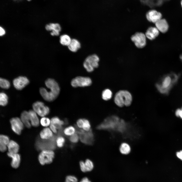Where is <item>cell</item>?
Listing matches in <instances>:
<instances>
[{
	"instance_id": "4dcf8cb0",
	"label": "cell",
	"mask_w": 182,
	"mask_h": 182,
	"mask_svg": "<svg viewBox=\"0 0 182 182\" xmlns=\"http://www.w3.org/2000/svg\"><path fill=\"white\" fill-rule=\"evenodd\" d=\"M85 168L86 172L90 171L94 168L93 162L89 159H87L84 162Z\"/></svg>"
},
{
	"instance_id": "1f68e13d",
	"label": "cell",
	"mask_w": 182,
	"mask_h": 182,
	"mask_svg": "<svg viewBox=\"0 0 182 182\" xmlns=\"http://www.w3.org/2000/svg\"><path fill=\"white\" fill-rule=\"evenodd\" d=\"M40 122L42 126L47 127L50 125L51 124V120L48 118L43 117L41 118Z\"/></svg>"
},
{
	"instance_id": "7402d4cb",
	"label": "cell",
	"mask_w": 182,
	"mask_h": 182,
	"mask_svg": "<svg viewBox=\"0 0 182 182\" xmlns=\"http://www.w3.org/2000/svg\"><path fill=\"white\" fill-rule=\"evenodd\" d=\"M9 152L13 153H17L19 147L18 144L13 140H10L7 146Z\"/></svg>"
},
{
	"instance_id": "cb8c5ba5",
	"label": "cell",
	"mask_w": 182,
	"mask_h": 182,
	"mask_svg": "<svg viewBox=\"0 0 182 182\" xmlns=\"http://www.w3.org/2000/svg\"><path fill=\"white\" fill-rule=\"evenodd\" d=\"M72 39L68 35L64 34L60 36V42L63 46H68L71 43Z\"/></svg>"
},
{
	"instance_id": "bcb514c9",
	"label": "cell",
	"mask_w": 182,
	"mask_h": 182,
	"mask_svg": "<svg viewBox=\"0 0 182 182\" xmlns=\"http://www.w3.org/2000/svg\"><path fill=\"white\" fill-rule=\"evenodd\" d=\"M181 108L182 109V107Z\"/></svg>"
},
{
	"instance_id": "7bdbcfd3",
	"label": "cell",
	"mask_w": 182,
	"mask_h": 182,
	"mask_svg": "<svg viewBox=\"0 0 182 182\" xmlns=\"http://www.w3.org/2000/svg\"><path fill=\"white\" fill-rule=\"evenodd\" d=\"M180 59L182 60V54L180 55Z\"/></svg>"
},
{
	"instance_id": "8fae6325",
	"label": "cell",
	"mask_w": 182,
	"mask_h": 182,
	"mask_svg": "<svg viewBox=\"0 0 182 182\" xmlns=\"http://www.w3.org/2000/svg\"><path fill=\"white\" fill-rule=\"evenodd\" d=\"M29 83V80L28 78L22 76H20L14 78L13 81L14 87L18 90L22 89Z\"/></svg>"
},
{
	"instance_id": "83f0119b",
	"label": "cell",
	"mask_w": 182,
	"mask_h": 182,
	"mask_svg": "<svg viewBox=\"0 0 182 182\" xmlns=\"http://www.w3.org/2000/svg\"><path fill=\"white\" fill-rule=\"evenodd\" d=\"M76 129L73 126H70L65 128L63 130V133L66 135L71 136L75 133Z\"/></svg>"
},
{
	"instance_id": "7c38bea8",
	"label": "cell",
	"mask_w": 182,
	"mask_h": 182,
	"mask_svg": "<svg viewBox=\"0 0 182 182\" xmlns=\"http://www.w3.org/2000/svg\"><path fill=\"white\" fill-rule=\"evenodd\" d=\"M146 17L149 21L155 24L162 19V15L160 12L153 10L148 11L146 14Z\"/></svg>"
},
{
	"instance_id": "ab89813d",
	"label": "cell",
	"mask_w": 182,
	"mask_h": 182,
	"mask_svg": "<svg viewBox=\"0 0 182 182\" xmlns=\"http://www.w3.org/2000/svg\"><path fill=\"white\" fill-rule=\"evenodd\" d=\"M176 155L182 161V150L177 152Z\"/></svg>"
},
{
	"instance_id": "74e56055",
	"label": "cell",
	"mask_w": 182,
	"mask_h": 182,
	"mask_svg": "<svg viewBox=\"0 0 182 182\" xmlns=\"http://www.w3.org/2000/svg\"><path fill=\"white\" fill-rule=\"evenodd\" d=\"M79 164L81 171L83 172H86L84 162L83 161H81L79 162Z\"/></svg>"
},
{
	"instance_id": "d4e9b609",
	"label": "cell",
	"mask_w": 182,
	"mask_h": 182,
	"mask_svg": "<svg viewBox=\"0 0 182 182\" xmlns=\"http://www.w3.org/2000/svg\"><path fill=\"white\" fill-rule=\"evenodd\" d=\"M112 96V92L108 89H105L103 91L102 93V98L103 100L105 101H108L110 99Z\"/></svg>"
},
{
	"instance_id": "7a4b0ae2",
	"label": "cell",
	"mask_w": 182,
	"mask_h": 182,
	"mask_svg": "<svg viewBox=\"0 0 182 182\" xmlns=\"http://www.w3.org/2000/svg\"><path fill=\"white\" fill-rule=\"evenodd\" d=\"M179 76L172 73L164 76L160 81L156 84V87L161 93L168 94L173 86L177 82Z\"/></svg>"
},
{
	"instance_id": "e575fe53",
	"label": "cell",
	"mask_w": 182,
	"mask_h": 182,
	"mask_svg": "<svg viewBox=\"0 0 182 182\" xmlns=\"http://www.w3.org/2000/svg\"><path fill=\"white\" fill-rule=\"evenodd\" d=\"M65 182H78V179L74 176L68 175L66 178Z\"/></svg>"
},
{
	"instance_id": "603a6c76",
	"label": "cell",
	"mask_w": 182,
	"mask_h": 182,
	"mask_svg": "<svg viewBox=\"0 0 182 182\" xmlns=\"http://www.w3.org/2000/svg\"><path fill=\"white\" fill-rule=\"evenodd\" d=\"M51 120V124L54 125L57 129L60 130L62 129V126L64 124V121L61 120L58 117H55L52 118Z\"/></svg>"
},
{
	"instance_id": "4fadbf2b",
	"label": "cell",
	"mask_w": 182,
	"mask_h": 182,
	"mask_svg": "<svg viewBox=\"0 0 182 182\" xmlns=\"http://www.w3.org/2000/svg\"><path fill=\"white\" fill-rule=\"evenodd\" d=\"M46 29L48 31H51V35L52 36H58L61 30L60 25L58 23H51L46 25Z\"/></svg>"
},
{
	"instance_id": "d6986e66",
	"label": "cell",
	"mask_w": 182,
	"mask_h": 182,
	"mask_svg": "<svg viewBox=\"0 0 182 182\" xmlns=\"http://www.w3.org/2000/svg\"><path fill=\"white\" fill-rule=\"evenodd\" d=\"M20 119L26 127L28 128H31V125L28 111H23L21 114Z\"/></svg>"
},
{
	"instance_id": "ba28073f",
	"label": "cell",
	"mask_w": 182,
	"mask_h": 182,
	"mask_svg": "<svg viewBox=\"0 0 182 182\" xmlns=\"http://www.w3.org/2000/svg\"><path fill=\"white\" fill-rule=\"evenodd\" d=\"M92 81L91 79L88 77L78 76L73 78L71 81V84L74 87H84L91 85Z\"/></svg>"
},
{
	"instance_id": "9c48e42d",
	"label": "cell",
	"mask_w": 182,
	"mask_h": 182,
	"mask_svg": "<svg viewBox=\"0 0 182 182\" xmlns=\"http://www.w3.org/2000/svg\"><path fill=\"white\" fill-rule=\"evenodd\" d=\"M146 38L145 34L143 33L137 32L131 36V39L137 48H142L146 45Z\"/></svg>"
},
{
	"instance_id": "277c9868",
	"label": "cell",
	"mask_w": 182,
	"mask_h": 182,
	"mask_svg": "<svg viewBox=\"0 0 182 182\" xmlns=\"http://www.w3.org/2000/svg\"><path fill=\"white\" fill-rule=\"evenodd\" d=\"M75 126L76 132L78 134L80 141L87 145H93L94 141V136L92 129L86 131L83 129H79L76 125H75Z\"/></svg>"
},
{
	"instance_id": "44dd1931",
	"label": "cell",
	"mask_w": 182,
	"mask_h": 182,
	"mask_svg": "<svg viewBox=\"0 0 182 182\" xmlns=\"http://www.w3.org/2000/svg\"><path fill=\"white\" fill-rule=\"evenodd\" d=\"M81 44L77 39H73L69 45L68 46L69 50L73 52H77L81 48Z\"/></svg>"
},
{
	"instance_id": "ffe728a7",
	"label": "cell",
	"mask_w": 182,
	"mask_h": 182,
	"mask_svg": "<svg viewBox=\"0 0 182 182\" xmlns=\"http://www.w3.org/2000/svg\"><path fill=\"white\" fill-rule=\"evenodd\" d=\"M39 135L41 138L43 140L50 139L53 136L52 131L51 129L47 127L43 128L41 131Z\"/></svg>"
},
{
	"instance_id": "ee69618b",
	"label": "cell",
	"mask_w": 182,
	"mask_h": 182,
	"mask_svg": "<svg viewBox=\"0 0 182 182\" xmlns=\"http://www.w3.org/2000/svg\"><path fill=\"white\" fill-rule=\"evenodd\" d=\"M181 7H182V0L181 1Z\"/></svg>"
},
{
	"instance_id": "b9f144b4",
	"label": "cell",
	"mask_w": 182,
	"mask_h": 182,
	"mask_svg": "<svg viewBox=\"0 0 182 182\" xmlns=\"http://www.w3.org/2000/svg\"><path fill=\"white\" fill-rule=\"evenodd\" d=\"M80 182H91L87 177L83 178Z\"/></svg>"
},
{
	"instance_id": "60d3db41",
	"label": "cell",
	"mask_w": 182,
	"mask_h": 182,
	"mask_svg": "<svg viewBox=\"0 0 182 182\" xmlns=\"http://www.w3.org/2000/svg\"><path fill=\"white\" fill-rule=\"evenodd\" d=\"M0 35L1 36L4 35L5 33V30L1 27H0Z\"/></svg>"
},
{
	"instance_id": "30bf717a",
	"label": "cell",
	"mask_w": 182,
	"mask_h": 182,
	"mask_svg": "<svg viewBox=\"0 0 182 182\" xmlns=\"http://www.w3.org/2000/svg\"><path fill=\"white\" fill-rule=\"evenodd\" d=\"M11 128L16 134L19 135L24 128V124L20 119L18 117L12 118L10 120Z\"/></svg>"
},
{
	"instance_id": "8d00e7d4",
	"label": "cell",
	"mask_w": 182,
	"mask_h": 182,
	"mask_svg": "<svg viewBox=\"0 0 182 182\" xmlns=\"http://www.w3.org/2000/svg\"><path fill=\"white\" fill-rule=\"evenodd\" d=\"M175 114L177 117H180L182 119V109L181 108H178L176 110Z\"/></svg>"
},
{
	"instance_id": "f546056e",
	"label": "cell",
	"mask_w": 182,
	"mask_h": 182,
	"mask_svg": "<svg viewBox=\"0 0 182 182\" xmlns=\"http://www.w3.org/2000/svg\"><path fill=\"white\" fill-rule=\"evenodd\" d=\"M61 134H59L56 140V145L59 148L63 147L65 142V138L62 135H61Z\"/></svg>"
},
{
	"instance_id": "5b68a950",
	"label": "cell",
	"mask_w": 182,
	"mask_h": 182,
	"mask_svg": "<svg viewBox=\"0 0 182 182\" xmlns=\"http://www.w3.org/2000/svg\"><path fill=\"white\" fill-rule=\"evenodd\" d=\"M99 58L96 54H93L87 56L83 63V66L88 72H91L94 69L97 68L99 66Z\"/></svg>"
},
{
	"instance_id": "e0dca14e",
	"label": "cell",
	"mask_w": 182,
	"mask_h": 182,
	"mask_svg": "<svg viewBox=\"0 0 182 182\" xmlns=\"http://www.w3.org/2000/svg\"><path fill=\"white\" fill-rule=\"evenodd\" d=\"M10 140L7 135L1 134L0 135V150L2 152L5 151L7 149L8 145Z\"/></svg>"
},
{
	"instance_id": "2e32d148",
	"label": "cell",
	"mask_w": 182,
	"mask_h": 182,
	"mask_svg": "<svg viewBox=\"0 0 182 182\" xmlns=\"http://www.w3.org/2000/svg\"><path fill=\"white\" fill-rule=\"evenodd\" d=\"M159 32L156 27H151L147 29L145 34L146 38L149 40H152L158 36Z\"/></svg>"
},
{
	"instance_id": "f1b7e54d",
	"label": "cell",
	"mask_w": 182,
	"mask_h": 182,
	"mask_svg": "<svg viewBox=\"0 0 182 182\" xmlns=\"http://www.w3.org/2000/svg\"><path fill=\"white\" fill-rule=\"evenodd\" d=\"M10 86V82L8 80L4 78H0V86L1 88L4 89H8Z\"/></svg>"
},
{
	"instance_id": "d6a6232c",
	"label": "cell",
	"mask_w": 182,
	"mask_h": 182,
	"mask_svg": "<svg viewBox=\"0 0 182 182\" xmlns=\"http://www.w3.org/2000/svg\"><path fill=\"white\" fill-rule=\"evenodd\" d=\"M83 129L86 131H89L91 129V125L88 120L84 119V123Z\"/></svg>"
},
{
	"instance_id": "f35d334b",
	"label": "cell",
	"mask_w": 182,
	"mask_h": 182,
	"mask_svg": "<svg viewBox=\"0 0 182 182\" xmlns=\"http://www.w3.org/2000/svg\"><path fill=\"white\" fill-rule=\"evenodd\" d=\"M50 128L53 132L54 133H57V129L54 125L50 124Z\"/></svg>"
},
{
	"instance_id": "7dc6e473",
	"label": "cell",
	"mask_w": 182,
	"mask_h": 182,
	"mask_svg": "<svg viewBox=\"0 0 182 182\" xmlns=\"http://www.w3.org/2000/svg\"></svg>"
},
{
	"instance_id": "d590c367",
	"label": "cell",
	"mask_w": 182,
	"mask_h": 182,
	"mask_svg": "<svg viewBox=\"0 0 182 182\" xmlns=\"http://www.w3.org/2000/svg\"><path fill=\"white\" fill-rule=\"evenodd\" d=\"M83 123L84 119H79L77 121V126L79 128H82Z\"/></svg>"
},
{
	"instance_id": "836d02e7",
	"label": "cell",
	"mask_w": 182,
	"mask_h": 182,
	"mask_svg": "<svg viewBox=\"0 0 182 182\" xmlns=\"http://www.w3.org/2000/svg\"><path fill=\"white\" fill-rule=\"evenodd\" d=\"M71 142L73 143H76L78 142L79 139L78 134L76 132L71 136L69 138Z\"/></svg>"
},
{
	"instance_id": "3957f363",
	"label": "cell",
	"mask_w": 182,
	"mask_h": 182,
	"mask_svg": "<svg viewBox=\"0 0 182 182\" xmlns=\"http://www.w3.org/2000/svg\"><path fill=\"white\" fill-rule=\"evenodd\" d=\"M132 97L128 91L126 90H121L115 94L114 102L116 105L120 107L130 106L132 101Z\"/></svg>"
},
{
	"instance_id": "ac0fdd59",
	"label": "cell",
	"mask_w": 182,
	"mask_h": 182,
	"mask_svg": "<svg viewBox=\"0 0 182 182\" xmlns=\"http://www.w3.org/2000/svg\"><path fill=\"white\" fill-rule=\"evenodd\" d=\"M30 121L32 125L34 127L38 126L39 124V118L37 114L33 110H31L29 111Z\"/></svg>"
},
{
	"instance_id": "52a82bcc",
	"label": "cell",
	"mask_w": 182,
	"mask_h": 182,
	"mask_svg": "<svg viewBox=\"0 0 182 182\" xmlns=\"http://www.w3.org/2000/svg\"><path fill=\"white\" fill-rule=\"evenodd\" d=\"M32 108L36 113L42 117L47 115L50 112L49 107L40 101H38L34 102L33 104Z\"/></svg>"
},
{
	"instance_id": "6da1fadb",
	"label": "cell",
	"mask_w": 182,
	"mask_h": 182,
	"mask_svg": "<svg viewBox=\"0 0 182 182\" xmlns=\"http://www.w3.org/2000/svg\"><path fill=\"white\" fill-rule=\"evenodd\" d=\"M45 83L49 90H47L43 87H41L39 89L40 93L46 101H52L57 98L60 93V89L59 86L54 79L51 78L46 79Z\"/></svg>"
},
{
	"instance_id": "5bb4252c",
	"label": "cell",
	"mask_w": 182,
	"mask_h": 182,
	"mask_svg": "<svg viewBox=\"0 0 182 182\" xmlns=\"http://www.w3.org/2000/svg\"><path fill=\"white\" fill-rule=\"evenodd\" d=\"M156 27L159 31L164 33L168 30L169 26L166 20L161 19L155 23Z\"/></svg>"
},
{
	"instance_id": "484cf974",
	"label": "cell",
	"mask_w": 182,
	"mask_h": 182,
	"mask_svg": "<svg viewBox=\"0 0 182 182\" xmlns=\"http://www.w3.org/2000/svg\"><path fill=\"white\" fill-rule=\"evenodd\" d=\"M120 150L123 154H128L130 151V148L129 145L126 143H122L120 148Z\"/></svg>"
},
{
	"instance_id": "4316f807",
	"label": "cell",
	"mask_w": 182,
	"mask_h": 182,
	"mask_svg": "<svg viewBox=\"0 0 182 182\" xmlns=\"http://www.w3.org/2000/svg\"><path fill=\"white\" fill-rule=\"evenodd\" d=\"M8 98L7 94L2 92L0 94V105L2 106L6 105L8 103Z\"/></svg>"
},
{
	"instance_id": "8992f818",
	"label": "cell",
	"mask_w": 182,
	"mask_h": 182,
	"mask_svg": "<svg viewBox=\"0 0 182 182\" xmlns=\"http://www.w3.org/2000/svg\"><path fill=\"white\" fill-rule=\"evenodd\" d=\"M55 156L54 152L51 150H44L39 154L38 161L42 165L49 164L52 163Z\"/></svg>"
},
{
	"instance_id": "f6af8a7d",
	"label": "cell",
	"mask_w": 182,
	"mask_h": 182,
	"mask_svg": "<svg viewBox=\"0 0 182 182\" xmlns=\"http://www.w3.org/2000/svg\"><path fill=\"white\" fill-rule=\"evenodd\" d=\"M27 0V1H31L32 0Z\"/></svg>"
},
{
	"instance_id": "9a60e30c",
	"label": "cell",
	"mask_w": 182,
	"mask_h": 182,
	"mask_svg": "<svg viewBox=\"0 0 182 182\" xmlns=\"http://www.w3.org/2000/svg\"><path fill=\"white\" fill-rule=\"evenodd\" d=\"M7 155L12 159L11 163L12 167L14 168H18L19 165L20 161V156L17 153H13L9 152L7 153Z\"/></svg>"
}]
</instances>
